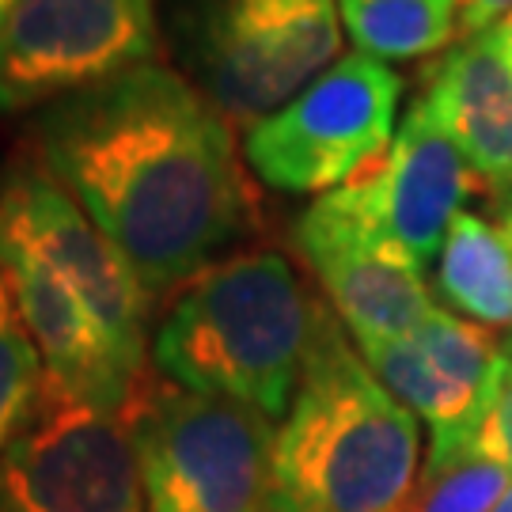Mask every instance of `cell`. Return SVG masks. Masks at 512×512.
Wrapping results in <instances>:
<instances>
[{
    "mask_svg": "<svg viewBox=\"0 0 512 512\" xmlns=\"http://www.w3.org/2000/svg\"><path fill=\"white\" fill-rule=\"evenodd\" d=\"M31 148L152 296L209 270L255 220L228 122L160 61L38 107Z\"/></svg>",
    "mask_w": 512,
    "mask_h": 512,
    "instance_id": "1",
    "label": "cell"
},
{
    "mask_svg": "<svg viewBox=\"0 0 512 512\" xmlns=\"http://www.w3.org/2000/svg\"><path fill=\"white\" fill-rule=\"evenodd\" d=\"M418 459V418L315 300L304 376L274 437L270 512H406Z\"/></svg>",
    "mask_w": 512,
    "mask_h": 512,
    "instance_id": "2",
    "label": "cell"
},
{
    "mask_svg": "<svg viewBox=\"0 0 512 512\" xmlns=\"http://www.w3.org/2000/svg\"><path fill=\"white\" fill-rule=\"evenodd\" d=\"M315 300L289 258L247 251L175 289L152 334V365L179 387L285 418L308 361Z\"/></svg>",
    "mask_w": 512,
    "mask_h": 512,
    "instance_id": "3",
    "label": "cell"
},
{
    "mask_svg": "<svg viewBox=\"0 0 512 512\" xmlns=\"http://www.w3.org/2000/svg\"><path fill=\"white\" fill-rule=\"evenodd\" d=\"M164 27L179 73L247 129L342 61L338 0H167Z\"/></svg>",
    "mask_w": 512,
    "mask_h": 512,
    "instance_id": "4",
    "label": "cell"
},
{
    "mask_svg": "<svg viewBox=\"0 0 512 512\" xmlns=\"http://www.w3.org/2000/svg\"><path fill=\"white\" fill-rule=\"evenodd\" d=\"M122 418L148 512H270L277 429L262 410L141 372Z\"/></svg>",
    "mask_w": 512,
    "mask_h": 512,
    "instance_id": "5",
    "label": "cell"
},
{
    "mask_svg": "<svg viewBox=\"0 0 512 512\" xmlns=\"http://www.w3.org/2000/svg\"><path fill=\"white\" fill-rule=\"evenodd\" d=\"M403 80L384 61L349 54L243 137V160L281 194H330L387 152Z\"/></svg>",
    "mask_w": 512,
    "mask_h": 512,
    "instance_id": "6",
    "label": "cell"
},
{
    "mask_svg": "<svg viewBox=\"0 0 512 512\" xmlns=\"http://www.w3.org/2000/svg\"><path fill=\"white\" fill-rule=\"evenodd\" d=\"M0 512H148L122 410L88 403L46 372L0 456Z\"/></svg>",
    "mask_w": 512,
    "mask_h": 512,
    "instance_id": "7",
    "label": "cell"
},
{
    "mask_svg": "<svg viewBox=\"0 0 512 512\" xmlns=\"http://www.w3.org/2000/svg\"><path fill=\"white\" fill-rule=\"evenodd\" d=\"M160 54V0H19L0 31V114H23Z\"/></svg>",
    "mask_w": 512,
    "mask_h": 512,
    "instance_id": "8",
    "label": "cell"
},
{
    "mask_svg": "<svg viewBox=\"0 0 512 512\" xmlns=\"http://www.w3.org/2000/svg\"><path fill=\"white\" fill-rule=\"evenodd\" d=\"M0 239L50 266L92 308L129 365L145 368L152 293L129 258L35 156L12 164L0 179Z\"/></svg>",
    "mask_w": 512,
    "mask_h": 512,
    "instance_id": "9",
    "label": "cell"
},
{
    "mask_svg": "<svg viewBox=\"0 0 512 512\" xmlns=\"http://www.w3.org/2000/svg\"><path fill=\"white\" fill-rule=\"evenodd\" d=\"M296 247L357 342L410 338L433 311L421 266L376 228L349 186L323 194L296 220Z\"/></svg>",
    "mask_w": 512,
    "mask_h": 512,
    "instance_id": "10",
    "label": "cell"
},
{
    "mask_svg": "<svg viewBox=\"0 0 512 512\" xmlns=\"http://www.w3.org/2000/svg\"><path fill=\"white\" fill-rule=\"evenodd\" d=\"M467 179L471 167L463 152L425 99H418L406 110L395 145L346 186L376 228L425 270V262L444 247L452 220L463 213Z\"/></svg>",
    "mask_w": 512,
    "mask_h": 512,
    "instance_id": "11",
    "label": "cell"
},
{
    "mask_svg": "<svg viewBox=\"0 0 512 512\" xmlns=\"http://www.w3.org/2000/svg\"><path fill=\"white\" fill-rule=\"evenodd\" d=\"M0 270L16 289L23 323L35 338L46 372L80 399L103 410H122L145 368L129 365L92 308L35 255L0 239Z\"/></svg>",
    "mask_w": 512,
    "mask_h": 512,
    "instance_id": "12",
    "label": "cell"
},
{
    "mask_svg": "<svg viewBox=\"0 0 512 512\" xmlns=\"http://www.w3.org/2000/svg\"><path fill=\"white\" fill-rule=\"evenodd\" d=\"M425 107L467 167L501 194L512 190V57L501 27L463 38L437 65Z\"/></svg>",
    "mask_w": 512,
    "mask_h": 512,
    "instance_id": "13",
    "label": "cell"
},
{
    "mask_svg": "<svg viewBox=\"0 0 512 512\" xmlns=\"http://www.w3.org/2000/svg\"><path fill=\"white\" fill-rule=\"evenodd\" d=\"M365 365L376 372V380L399 399V403L429 421L433 429V452H456V448H471L478 425L490 410V399H482L475 391L459 387L448 380L425 353L418 349L414 338H365L357 342Z\"/></svg>",
    "mask_w": 512,
    "mask_h": 512,
    "instance_id": "14",
    "label": "cell"
},
{
    "mask_svg": "<svg viewBox=\"0 0 512 512\" xmlns=\"http://www.w3.org/2000/svg\"><path fill=\"white\" fill-rule=\"evenodd\" d=\"M440 296L475 323L512 327V239L475 213H459L440 247Z\"/></svg>",
    "mask_w": 512,
    "mask_h": 512,
    "instance_id": "15",
    "label": "cell"
},
{
    "mask_svg": "<svg viewBox=\"0 0 512 512\" xmlns=\"http://www.w3.org/2000/svg\"><path fill=\"white\" fill-rule=\"evenodd\" d=\"M338 16L361 54L410 61L456 38L459 0H338Z\"/></svg>",
    "mask_w": 512,
    "mask_h": 512,
    "instance_id": "16",
    "label": "cell"
},
{
    "mask_svg": "<svg viewBox=\"0 0 512 512\" xmlns=\"http://www.w3.org/2000/svg\"><path fill=\"white\" fill-rule=\"evenodd\" d=\"M410 338L448 380H456L459 387L475 391L490 403L497 399V387H501L512 361L509 346H501L497 334L433 308Z\"/></svg>",
    "mask_w": 512,
    "mask_h": 512,
    "instance_id": "17",
    "label": "cell"
},
{
    "mask_svg": "<svg viewBox=\"0 0 512 512\" xmlns=\"http://www.w3.org/2000/svg\"><path fill=\"white\" fill-rule=\"evenodd\" d=\"M512 490V471L475 448L429 456L418 494L406 512H494Z\"/></svg>",
    "mask_w": 512,
    "mask_h": 512,
    "instance_id": "18",
    "label": "cell"
},
{
    "mask_svg": "<svg viewBox=\"0 0 512 512\" xmlns=\"http://www.w3.org/2000/svg\"><path fill=\"white\" fill-rule=\"evenodd\" d=\"M42 376H46L42 353L23 323L12 281L0 270V456L8 452V444L16 440L31 414Z\"/></svg>",
    "mask_w": 512,
    "mask_h": 512,
    "instance_id": "19",
    "label": "cell"
},
{
    "mask_svg": "<svg viewBox=\"0 0 512 512\" xmlns=\"http://www.w3.org/2000/svg\"><path fill=\"white\" fill-rule=\"evenodd\" d=\"M509 353H512V346H509ZM471 448H475L478 456L497 459V463H505L512 471V361H509V372H505L501 387H497L494 406L486 410V418L478 425Z\"/></svg>",
    "mask_w": 512,
    "mask_h": 512,
    "instance_id": "20",
    "label": "cell"
},
{
    "mask_svg": "<svg viewBox=\"0 0 512 512\" xmlns=\"http://www.w3.org/2000/svg\"><path fill=\"white\" fill-rule=\"evenodd\" d=\"M512 16V0H459V38H475L482 31H494Z\"/></svg>",
    "mask_w": 512,
    "mask_h": 512,
    "instance_id": "21",
    "label": "cell"
},
{
    "mask_svg": "<svg viewBox=\"0 0 512 512\" xmlns=\"http://www.w3.org/2000/svg\"><path fill=\"white\" fill-rule=\"evenodd\" d=\"M19 8V0H0V31H4V23L12 19V12Z\"/></svg>",
    "mask_w": 512,
    "mask_h": 512,
    "instance_id": "22",
    "label": "cell"
},
{
    "mask_svg": "<svg viewBox=\"0 0 512 512\" xmlns=\"http://www.w3.org/2000/svg\"><path fill=\"white\" fill-rule=\"evenodd\" d=\"M501 38H505V50H509V57H512V16L501 23Z\"/></svg>",
    "mask_w": 512,
    "mask_h": 512,
    "instance_id": "23",
    "label": "cell"
},
{
    "mask_svg": "<svg viewBox=\"0 0 512 512\" xmlns=\"http://www.w3.org/2000/svg\"><path fill=\"white\" fill-rule=\"evenodd\" d=\"M494 512H512V490L505 497H501V501H497V509Z\"/></svg>",
    "mask_w": 512,
    "mask_h": 512,
    "instance_id": "24",
    "label": "cell"
},
{
    "mask_svg": "<svg viewBox=\"0 0 512 512\" xmlns=\"http://www.w3.org/2000/svg\"><path fill=\"white\" fill-rule=\"evenodd\" d=\"M505 236L512 239V205H509V213H505Z\"/></svg>",
    "mask_w": 512,
    "mask_h": 512,
    "instance_id": "25",
    "label": "cell"
}]
</instances>
